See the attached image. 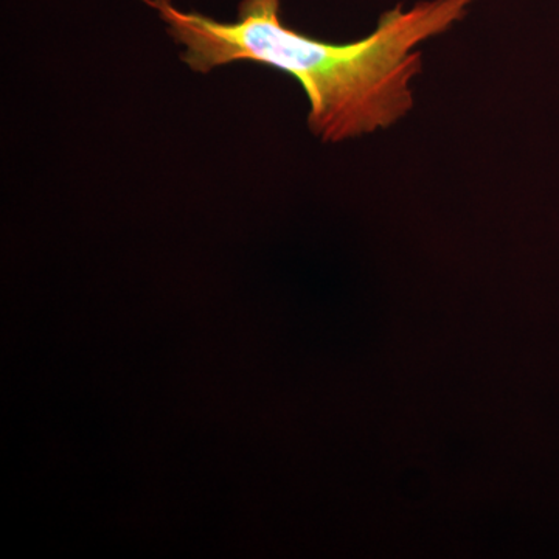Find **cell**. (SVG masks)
I'll return each instance as SVG.
<instances>
[{
    "instance_id": "6da1fadb",
    "label": "cell",
    "mask_w": 559,
    "mask_h": 559,
    "mask_svg": "<svg viewBox=\"0 0 559 559\" xmlns=\"http://www.w3.org/2000/svg\"><path fill=\"white\" fill-rule=\"evenodd\" d=\"M160 14L168 35L186 47L182 61L207 73L235 61L283 70L310 102L308 127L322 142L388 130L414 108L412 83L423 69L418 44L450 31L476 0H426L382 14L373 33L329 44L283 24L282 0H242L235 22L186 13L171 0H142Z\"/></svg>"
}]
</instances>
